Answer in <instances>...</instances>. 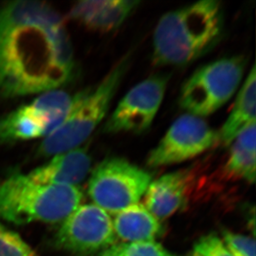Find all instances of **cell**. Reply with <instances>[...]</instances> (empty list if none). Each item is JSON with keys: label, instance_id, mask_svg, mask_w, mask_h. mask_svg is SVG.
<instances>
[{"label": "cell", "instance_id": "6da1fadb", "mask_svg": "<svg viewBox=\"0 0 256 256\" xmlns=\"http://www.w3.org/2000/svg\"><path fill=\"white\" fill-rule=\"evenodd\" d=\"M75 60L60 15L46 2L0 7V97L58 90L72 78Z\"/></svg>", "mask_w": 256, "mask_h": 256}, {"label": "cell", "instance_id": "7a4b0ae2", "mask_svg": "<svg viewBox=\"0 0 256 256\" xmlns=\"http://www.w3.org/2000/svg\"><path fill=\"white\" fill-rule=\"evenodd\" d=\"M220 2L202 0L168 12L154 32L152 60L158 66H184L215 46L222 35Z\"/></svg>", "mask_w": 256, "mask_h": 256}, {"label": "cell", "instance_id": "3957f363", "mask_svg": "<svg viewBox=\"0 0 256 256\" xmlns=\"http://www.w3.org/2000/svg\"><path fill=\"white\" fill-rule=\"evenodd\" d=\"M82 198L78 186L44 185L15 174L0 182V218L17 225L62 222Z\"/></svg>", "mask_w": 256, "mask_h": 256}, {"label": "cell", "instance_id": "277c9868", "mask_svg": "<svg viewBox=\"0 0 256 256\" xmlns=\"http://www.w3.org/2000/svg\"><path fill=\"white\" fill-rule=\"evenodd\" d=\"M130 59H121L96 86L72 96L65 120L39 147V154L50 157L79 147L93 133L109 110Z\"/></svg>", "mask_w": 256, "mask_h": 256}, {"label": "cell", "instance_id": "5b68a950", "mask_svg": "<svg viewBox=\"0 0 256 256\" xmlns=\"http://www.w3.org/2000/svg\"><path fill=\"white\" fill-rule=\"evenodd\" d=\"M246 66L243 56L222 58L203 66L182 86L180 106L200 118L213 114L233 96Z\"/></svg>", "mask_w": 256, "mask_h": 256}, {"label": "cell", "instance_id": "8992f818", "mask_svg": "<svg viewBox=\"0 0 256 256\" xmlns=\"http://www.w3.org/2000/svg\"><path fill=\"white\" fill-rule=\"evenodd\" d=\"M152 182V175L123 158L100 162L92 172L88 194L94 205L117 214L138 203Z\"/></svg>", "mask_w": 256, "mask_h": 256}, {"label": "cell", "instance_id": "52a82bcc", "mask_svg": "<svg viewBox=\"0 0 256 256\" xmlns=\"http://www.w3.org/2000/svg\"><path fill=\"white\" fill-rule=\"evenodd\" d=\"M72 100L63 90L45 92L0 118V145L50 136L65 120Z\"/></svg>", "mask_w": 256, "mask_h": 256}, {"label": "cell", "instance_id": "ba28073f", "mask_svg": "<svg viewBox=\"0 0 256 256\" xmlns=\"http://www.w3.org/2000/svg\"><path fill=\"white\" fill-rule=\"evenodd\" d=\"M116 242L109 214L94 204L79 206L63 220L55 237L59 249L80 256L102 253Z\"/></svg>", "mask_w": 256, "mask_h": 256}, {"label": "cell", "instance_id": "9c48e42d", "mask_svg": "<svg viewBox=\"0 0 256 256\" xmlns=\"http://www.w3.org/2000/svg\"><path fill=\"white\" fill-rule=\"evenodd\" d=\"M218 141V132L202 118L182 114L174 121L158 144L150 152L147 165L158 168L185 162L210 150Z\"/></svg>", "mask_w": 256, "mask_h": 256}, {"label": "cell", "instance_id": "30bf717a", "mask_svg": "<svg viewBox=\"0 0 256 256\" xmlns=\"http://www.w3.org/2000/svg\"><path fill=\"white\" fill-rule=\"evenodd\" d=\"M170 76L154 75L132 88L104 124L108 134H141L150 128L162 104Z\"/></svg>", "mask_w": 256, "mask_h": 256}, {"label": "cell", "instance_id": "8fae6325", "mask_svg": "<svg viewBox=\"0 0 256 256\" xmlns=\"http://www.w3.org/2000/svg\"><path fill=\"white\" fill-rule=\"evenodd\" d=\"M189 172H174L151 182L144 194V206L158 220L167 219L188 204L192 188Z\"/></svg>", "mask_w": 256, "mask_h": 256}, {"label": "cell", "instance_id": "7c38bea8", "mask_svg": "<svg viewBox=\"0 0 256 256\" xmlns=\"http://www.w3.org/2000/svg\"><path fill=\"white\" fill-rule=\"evenodd\" d=\"M92 158L84 148H76L54 155L48 162L27 174L36 184L78 186L86 178Z\"/></svg>", "mask_w": 256, "mask_h": 256}, {"label": "cell", "instance_id": "4fadbf2b", "mask_svg": "<svg viewBox=\"0 0 256 256\" xmlns=\"http://www.w3.org/2000/svg\"><path fill=\"white\" fill-rule=\"evenodd\" d=\"M133 0H88L73 6L70 17L88 28L109 32L120 27L138 6Z\"/></svg>", "mask_w": 256, "mask_h": 256}, {"label": "cell", "instance_id": "5bb4252c", "mask_svg": "<svg viewBox=\"0 0 256 256\" xmlns=\"http://www.w3.org/2000/svg\"><path fill=\"white\" fill-rule=\"evenodd\" d=\"M113 226L124 242H154L164 233L160 220L140 202L117 213Z\"/></svg>", "mask_w": 256, "mask_h": 256}, {"label": "cell", "instance_id": "9a60e30c", "mask_svg": "<svg viewBox=\"0 0 256 256\" xmlns=\"http://www.w3.org/2000/svg\"><path fill=\"white\" fill-rule=\"evenodd\" d=\"M256 66H253L237 96L229 117L218 132L219 141L230 144L246 127L256 123Z\"/></svg>", "mask_w": 256, "mask_h": 256}, {"label": "cell", "instance_id": "2e32d148", "mask_svg": "<svg viewBox=\"0 0 256 256\" xmlns=\"http://www.w3.org/2000/svg\"><path fill=\"white\" fill-rule=\"evenodd\" d=\"M256 124L247 126L230 144L226 172L230 176L243 179L249 184L256 180Z\"/></svg>", "mask_w": 256, "mask_h": 256}, {"label": "cell", "instance_id": "e0dca14e", "mask_svg": "<svg viewBox=\"0 0 256 256\" xmlns=\"http://www.w3.org/2000/svg\"><path fill=\"white\" fill-rule=\"evenodd\" d=\"M100 256H176L154 242H123L114 244Z\"/></svg>", "mask_w": 256, "mask_h": 256}, {"label": "cell", "instance_id": "ac0fdd59", "mask_svg": "<svg viewBox=\"0 0 256 256\" xmlns=\"http://www.w3.org/2000/svg\"><path fill=\"white\" fill-rule=\"evenodd\" d=\"M0 256H36L20 234L0 223Z\"/></svg>", "mask_w": 256, "mask_h": 256}, {"label": "cell", "instance_id": "d6986e66", "mask_svg": "<svg viewBox=\"0 0 256 256\" xmlns=\"http://www.w3.org/2000/svg\"><path fill=\"white\" fill-rule=\"evenodd\" d=\"M226 246L234 256H256V242L249 236L223 230Z\"/></svg>", "mask_w": 256, "mask_h": 256}, {"label": "cell", "instance_id": "ffe728a7", "mask_svg": "<svg viewBox=\"0 0 256 256\" xmlns=\"http://www.w3.org/2000/svg\"><path fill=\"white\" fill-rule=\"evenodd\" d=\"M194 252L202 256H234L215 234L202 237L195 244Z\"/></svg>", "mask_w": 256, "mask_h": 256}, {"label": "cell", "instance_id": "44dd1931", "mask_svg": "<svg viewBox=\"0 0 256 256\" xmlns=\"http://www.w3.org/2000/svg\"><path fill=\"white\" fill-rule=\"evenodd\" d=\"M191 256H200V254H198V253H195V252H194L192 254H191Z\"/></svg>", "mask_w": 256, "mask_h": 256}, {"label": "cell", "instance_id": "7402d4cb", "mask_svg": "<svg viewBox=\"0 0 256 256\" xmlns=\"http://www.w3.org/2000/svg\"></svg>", "mask_w": 256, "mask_h": 256}]
</instances>
